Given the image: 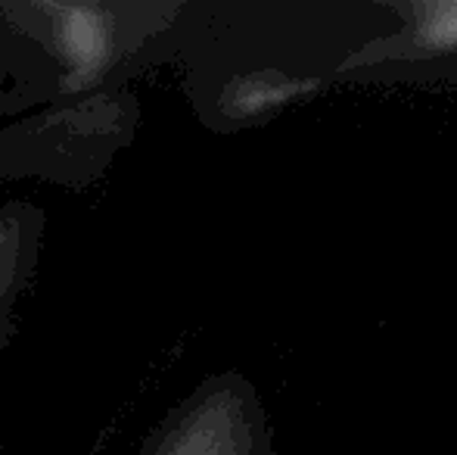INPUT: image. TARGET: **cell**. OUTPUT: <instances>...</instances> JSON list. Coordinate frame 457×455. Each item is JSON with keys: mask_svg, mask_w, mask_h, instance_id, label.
Masks as SVG:
<instances>
[{"mask_svg": "<svg viewBox=\"0 0 457 455\" xmlns=\"http://www.w3.org/2000/svg\"><path fill=\"white\" fill-rule=\"evenodd\" d=\"M423 16H427V22H423V31H427V38L433 35L436 41L442 44H454L457 38V6H423Z\"/></svg>", "mask_w": 457, "mask_h": 455, "instance_id": "1", "label": "cell"}]
</instances>
